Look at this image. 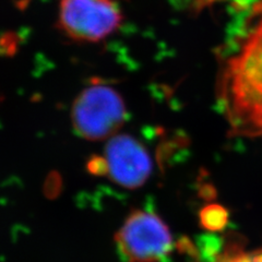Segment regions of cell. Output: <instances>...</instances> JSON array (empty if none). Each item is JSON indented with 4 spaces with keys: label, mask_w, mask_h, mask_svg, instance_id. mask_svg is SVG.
Instances as JSON below:
<instances>
[{
    "label": "cell",
    "mask_w": 262,
    "mask_h": 262,
    "mask_svg": "<svg viewBox=\"0 0 262 262\" xmlns=\"http://www.w3.org/2000/svg\"><path fill=\"white\" fill-rule=\"evenodd\" d=\"M121 20L115 0H59L58 26L78 42H100L119 28Z\"/></svg>",
    "instance_id": "277c9868"
},
{
    "label": "cell",
    "mask_w": 262,
    "mask_h": 262,
    "mask_svg": "<svg viewBox=\"0 0 262 262\" xmlns=\"http://www.w3.org/2000/svg\"><path fill=\"white\" fill-rule=\"evenodd\" d=\"M108 176L114 183L136 189L145 184L152 170V162L145 147L134 137L115 135L105 146Z\"/></svg>",
    "instance_id": "5b68a950"
},
{
    "label": "cell",
    "mask_w": 262,
    "mask_h": 262,
    "mask_svg": "<svg viewBox=\"0 0 262 262\" xmlns=\"http://www.w3.org/2000/svg\"><path fill=\"white\" fill-rule=\"evenodd\" d=\"M118 249L128 262H159L173 248L168 226L153 212H131L115 235Z\"/></svg>",
    "instance_id": "3957f363"
},
{
    "label": "cell",
    "mask_w": 262,
    "mask_h": 262,
    "mask_svg": "<svg viewBox=\"0 0 262 262\" xmlns=\"http://www.w3.org/2000/svg\"><path fill=\"white\" fill-rule=\"evenodd\" d=\"M124 100L116 90L94 84L84 89L73 102L72 127L90 141H101L116 135L126 120Z\"/></svg>",
    "instance_id": "7a4b0ae2"
},
{
    "label": "cell",
    "mask_w": 262,
    "mask_h": 262,
    "mask_svg": "<svg viewBox=\"0 0 262 262\" xmlns=\"http://www.w3.org/2000/svg\"><path fill=\"white\" fill-rule=\"evenodd\" d=\"M200 225L209 232H221L228 224L227 210L216 203L203 207L199 212Z\"/></svg>",
    "instance_id": "8992f818"
},
{
    "label": "cell",
    "mask_w": 262,
    "mask_h": 262,
    "mask_svg": "<svg viewBox=\"0 0 262 262\" xmlns=\"http://www.w3.org/2000/svg\"><path fill=\"white\" fill-rule=\"evenodd\" d=\"M252 261L253 262H262V251L258 253H252Z\"/></svg>",
    "instance_id": "ba28073f"
},
{
    "label": "cell",
    "mask_w": 262,
    "mask_h": 262,
    "mask_svg": "<svg viewBox=\"0 0 262 262\" xmlns=\"http://www.w3.org/2000/svg\"><path fill=\"white\" fill-rule=\"evenodd\" d=\"M260 19L226 62L219 98L235 136L262 135V7Z\"/></svg>",
    "instance_id": "6da1fadb"
},
{
    "label": "cell",
    "mask_w": 262,
    "mask_h": 262,
    "mask_svg": "<svg viewBox=\"0 0 262 262\" xmlns=\"http://www.w3.org/2000/svg\"><path fill=\"white\" fill-rule=\"evenodd\" d=\"M88 170L90 174L102 176L108 175V166L105 158L102 157H93L88 162Z\"/></svg>",
    "instance_id": "52a82bcc"
}]
</instances>
